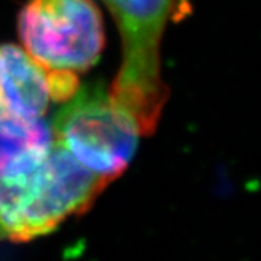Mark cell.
<instances>
[{"instance_id":"cell-3","label":"cell","mask_w":261,"mask_h":261,"mask_svg":"<svg viewBox=\"0 0 261 261\" xmlns=\"http://www.w3.org/2000/svg\"><path fill=\"white\" fill-rule=\"evenodd\" d=\"M18 32L23 49L54 77L79 79L105 45L102 13L92 0H28Z\"/></svg>"},{"instance_id":"cell-1","label":"cell","mask_w":261,"mask_h":261,"mask_svg":"<svg viewBox=\"0 0 261 261\" xmlns=\"http://www.w3.org/2000/svg\"><path fill=\"white\" fill-rule=\"evenodd\" d=\"M119 28L122 65L109 90L113 108L151 135L168 99L161 77V39L168 22L190 9L189 0H103Z\"/></svg>"},{"instance_id":"cell-6","label":"cell","mask_w":261,"mask_h":261,"mask_svg":"<svg viewBox=\"0 0 261 261\" xmlns=\"http://www.w3.org/2000/svg\"><path fill=\"white\" fill-rule=\"evenodd\" d=\"M53 145L54 134L47 122L27 137L9 138L0 135V177L31 171L47 157Z\"/></svg>"},{"instance_id":"cell-2","label":"cell","mask_w":261,"mask_h":261,"mask_svg":"<svg viewBox=\"0 0 261 261\" xmlns=\"http://www.w3.org/2000/svg\"><path fill=\"white\" fill-rule=\"evenodd\" d=\"M108 185L54 140L37 167L0 177V243H27L54 231L86 212Z\"/></svg>"},{"instance_id":"cell-5","label":"cell","mask_w":261,"mask_h":261,"mask_svg":"<svg viewBox=\"0 0 261 261\" xmlns=\"http://www.w3.org/2000/svg\"><path fill=\"white\" fill-rule=\"evenodd\" d=\"M51 100L47 71L23 48L0 45V135L34 134L44 125Z\"/></svg>"},{"instance_id":"cell-4","label":"cell","mask_w":261,"mask_h":261,"mask_svg":"<svg viewBox=\"0 0 261 261\" xmlns=\"http://www.w3.org/2000/svg\"><path fill=\"white\" fill-rule=\"evenodd\" d=\"M64 103L51 125L54 140L111 183L129 166L141 134L113 108L102 87H86Z\"/></svg>"}]
</instances>
